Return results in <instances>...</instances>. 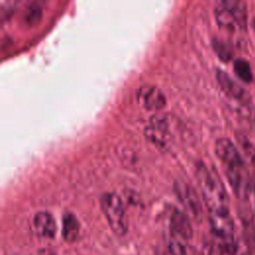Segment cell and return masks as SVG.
I'll use <instances>...</instances> for the list:
<instances>
[{"mask_svg":"<svg viewBox=\"0 0 255 255\" xmlns=\"http://www.w3.org/2000/svg\"><path fill=\"white\" fill-rule=\"evenodd\" d=\"M215 153L224 166L227 179L238 196H244L248 187V173L243 157L235 144L227 137L215 142Z\"/></svg>","mask_w":255,"mask_h":255,"instance_id":"cell-2","label":"cell"},{"mask_svg":"<svg viewBox=\"0 0 255 255\" xmlns=\"http://www.w3.org/2000/svg\"><path fill=\"white\" fill-rule=\"evenodd\" d=\"M33 227L40 237L46 239L54 238L57 231L55 219L48 211H40L35 214L33 218Z\"/></svg>","mask_w":255,"mask_h":255,"instance_id":"cell-10","label":"cell"},{"mask_svg":"<svg viewBox=\"0 0 255 255\" xmlns=\"http://www.w3.org/2000/svg\"><path fill=\"white\" fill-rule=\"evenodd\" d=\"M253 28H254V30H255V18L253 19Z\"/></svg>","mask_w":255,"mask_h":255,"instance_id":"cell-14","label":"cell"},{"mask_svg":"<svg viewBox=\"0 0 255 255\" xmlns=\"http://www.w3.org/2000/svg\"><path fill=\"white\" fill-rule=\"evenodd\" d=\"M80 233V223L77 217L70 212L63 215V228L62 235L63 238L68 242H74Z\"/></svg>","mask_w":255,"mask_h":255,"instance_id":"cell-11","label":"cell"},{"mask_svg":"<svg viewBox=\"0 0 255 255\" xmlns=\"http://www.w3.org/2000/svg\"><path fill=\"white\" fill-rule=\"evenodd\" d=\"M101 208L112 230L118 235L128 231V219L124 202L116 192H106L101 196Z\"/></svg>","mask_w":255,"mask_h":255,"instance_id":"cell-4","label":"cell"},{"mask_svg":"<svg viewBox=\"0 0 255 255\" xmlns=\"http://www.w3.org/2000/svg\"><path fill=\"white\" fill-rule=\"evenodd\" d=\"M174 187L179 200L185 208L189 210L194 217H200L202 212L201 203L194 189L184 181H177L174 184Z\"/></svg>","mask_w":255,"mask_h":255,"instance_id":"cell-9","label":"cell"},{"mask_svg":"<svg viewBox=\"0 0 255 255\" xmlns=\"http://www.w3.org/2000/svg\"><path fill=\"white\" fill-rule=\"evenodd\" d=\"M214 16L219 27L229 32H236L246 27L247 7L242 1H219L215 4Z\"/></svg>","mask_w":255,"mask_h":255,"instance_id":"cell-3","label":"cell"},{"mask_svg":"<svg viewBox=\"0 0 255 255\" xmlns=\"http://www.w3.org/2000/svg\"><path fill=\"white\" fill-rule=\"evenodd\" d=\"M169 229L172 239L178 241L184 242L192 235V227L188 216L178 209L173 210L170 215Z\"/></svg>","mask_w":255,"mask_h":255,"instance_id":"cell-8","label":"cell"},{"mask_svg":"<svg viewBox=\"0 0 255 255\" xmlns=\"http://www.w3.org/2000/svg\"><path fill=\"white\" fill-rule=\"evenodd\" d=\"M217 51H218V55L224 59V60H229L230 57H231V51L230 49L225 45V44H222V43H218L216 45V48H215Z\"/></svg>","mask_w":255,"mask_h":255,"instance_id":"cell-13","label":"cell"},{"mask_svg":"<svg viewBox=\"0 0 255 255\" xmlns=\"http://www.w3.org/2000/svg\"><path fill=\"white\" fill-rule=\"evenodd\" d=\"M137 103L148 111H159L166 105V98L163 92L154 85H141L136 91Z\"/></svg>","mask_w":255,"mask_h":255,"instance_id":"cell-5","label":"cell"},{"mask_svg":"<svg viewBox=\"0 0 255 255\" xmlns=\"http://www.w3.org/2000/svg\"><path fill=\"white\" fill-rule=\"evenodd\" d=\"M164 255H172V254H170V253H169V252H166V253H165V254H164Z\"/></svg>","mask_w":255,"mask_h":255,"instance_id":"cell-15","label":"cell"},{"mask_svg":"<svg viewBox=\"0 0 255 255\" xmlns=\"http://www.w3.org/2000/svg\"><path fill=\"white\" fill-rule=\"evenodd\" d=\"M216 79L221 90L229 99L241 105H246L250 101V97L246 90L224 71L217 70Z\"/></svg>","mask_w":255,"mask_h":255,"instance_id":"cell-7","label":"cell"},{"mask_svg":"<svg viewBox=\"0 0 255 255\" xmlns=\"http://www.w3.org/2000/svg\"><path fill=\"white\" fill-rule=\"evenodd\" d=\"M195 177L208 214L229 212L228 194L217 171L205 162L198 161Z\"/></svg>","mask_w":255,"mask_h":255,"instance_id":"cell-1","label":"cell"},{"mask_svg":"<svg viewBox=\"0 0 255 255\" xmlns=\"http://www.w3.org/2000/svg\"><path fill=\"white\" fill-rule=\"evenodd\" d=\"M233 69L237 77L245 83H250L253 79V74L250 64L245 59H236L233 64Z\"/></svg>","mask_w":255,"mask_h":255,"instance_id":"cell-12","label":"cell"},{"mask_svg":"<svg viewBox=\"0 0 255 255\" xmlns=\"http://www.w3.org/2000/svg\"><path fill=\"white\" fill-rule=\"evenodd\" d=\"M145 136L158 148H166L170 141L167 122L161 116H155L150 119V124L144 130Z\"/></svg>","mask_w":255,"mask_h":255,"instance_id":"cell-6","label":"cell"}]
</instances>
